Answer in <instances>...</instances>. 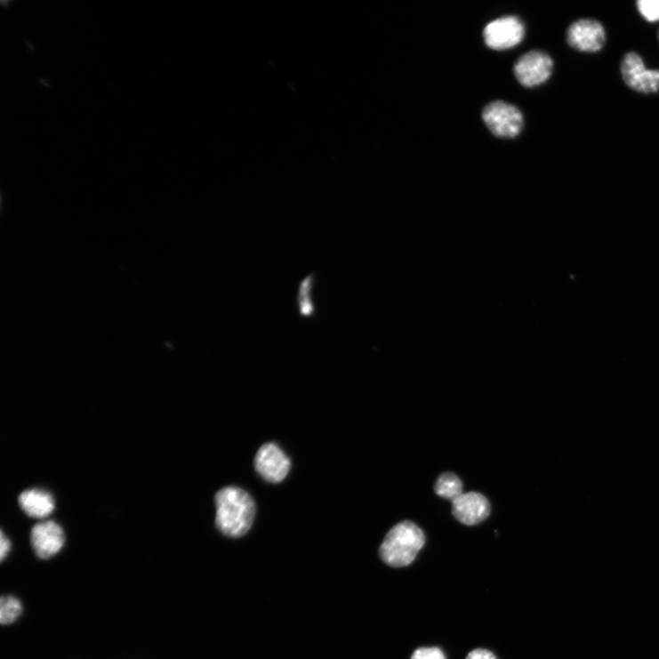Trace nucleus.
I'll use <instances>...</instances> for the list:
<instances>
[{
	"mask_svg": "<svg viewBox=\"0 0 659 659\" xmlns=\"http://www.w3.org/2000/svg\"><path fill=\"white\" fill-rule=\"evenodd\" d=\"M215 525L224 535L239 538L246 534L254 522L256 505L245 490L229 486L215 495Z\"/></svg>",
	"mask_w": 659,
	"mask_h": 659,
	"instance_id": "1",
	"label": "nucleus"
},
{
	"mask_svg": "<svg viewBox=\"0 0 659 659\" xmlns=\"http://www.w3.org/2000/svg\"><path fill=\"white\" fill-rule=\"evenodd\" d=\"M424 544L423 531L411 521H403L388 533L381 547V557L391 567H409Z\"/></svg>",
	"mask_w": 659,
	"mask_h": 659,
	"instance_id": "2",
	"label": "nucleus"
},
{
	"mask_svg": "<svg viewBox=\"0 0 659 659\" xmlns=\"http://www.w3.org/2000/svg\"><path fill=\"white\" fill-rule=\"evenodd\" d=\"M483 120L494 135L507 139L517 137L524 124L520 110L503 101H495L486 106L483 111Z\"/></svg>",
	"mask_w": 659,
	"mask_h": 659,
	"instance_id": "3",
	"label": "nucleus"
},
{
	"mask_svg": "<svg viewBox=\"0 0 659 659\" xmlns=\"http://www.w3.org/2000/svg\"><path fill=\"white\" fill-rule=\"evenodd\" d=\"M525 37V26L515 16L502 17L491 21L484 29L486 45L496 51H504L519 44Z\"/></svg>",
	"mask_w": 659,
	"mask_h": 659,
	"instance_id": "4",
	"label": "nucleus"
},
{
	"mask_svg": "<svg viewBox=\"0 0 659 659\" xmlns=\"http://www.w3.org/2000/svg\"><path fill=\"white\" fill-rule=\"evenodd\" d=\"M553 71V60L542 51H531L516 62L514 73L525 87H535L547 82Z\"/></svg>",
	"mask_w": 659,
	"mask_h": 659,
	"instance_id": "5",
	"label": "nucleus"
},
{
	"mask_svg": "<svg viewBox=\"0 0 659 659\" xmlns=\"http://www.w3.org/2000/svg\"><path fill=\"white\" fill-rule=\"evenodd\" d=\"M621 71L624 83L633 90L643 93L659 91V70L647 69L638 53L624 56Z\"/></svg>",
	"mask_w": 659,
	"mask_h": 659,
	"instance_id": "6",
	"label": "nucleus"
},
{
	"mask_svg": "<svg viewBox=\"0 0 659 659\" xmlns=\"http://www.w3.org/2000/svg\"><path fill=\"white\" fill-rule=\"evenodd\" d=\"M255 467L265 481L277 484L288 476L291 461L277 446L269 443L260 448L255 458Z\"/></svg>",
	"mask_w": 659,
	"mask_h": 659,
	"instance_id": "7",
	"label": "nucleus"
},
{
	"mask_svg": "<svg viewBox=\"0 0 659 659\" xmlns=\"http://www.w3.org/2000/svg\"><path fill=\"white\" fill-rule=\"evenodd\" d=\"M606 30L598 21L583 19L573 23L567 30V42L574 49L583 52L600 51L606 44Z\"/></svg>",
	"mask_w": 659,
	"mask_h": 659,
	"instance_id": "8",
	"label": "nucleus"
},
{
	"mask_svg": "<svg viewBox=\"0 0 659 659\" xmlns=\"http://www.w3.org/2000/svg\"><path fill=\"white\" fill-rule=\"evenodd\" d=\"M491 512L489 501L480 493L462 494L453 502V514L466 526H476L486 520Z\"/></svg>",
	"mask_w": 659,
	"mask_h": 659,
	"instance_id": "9",
	"label": "nucleus"
},
{
	"mask_svg": "<svg viewBox=\"0 0 659 659\" xmlns=\"http://www.w3.org/2000/svg\"><path fill=\"white\" fill-rule=\"evenodd\" d=\"M65 541L64 531L53 521L39 523L30 533L31 546L42 559H49L57 554L64 546Z\"/></svg>",
	"mask_w": 659,
	"mask_h": 659,
	"instance_id": "10",
	"label": "nucleus"
},
{
	"mask_svg": "<svg viewBox=\"0 0 659 659\" xmlns=\"http://www.w3.org/2000/svg\"><path fill=\"white\" fill-rule=\"evenodd\" d=\"M19 504L28 516L35 518H44L54 510L52 496L37 489L24 491L19 497Z\"/></svg>",
	"mask_w": 659,
	"mask_h": 659,
	"instance_id": "11",
	"label": "nucleus"
},
{
	"mask_svg": "<svg viewBox=\"0 0 659 659\" xmlns=\"http://www.w3.org/2000/svg\"><path fill=\"white\" fill-rule=\"evenodd\" d=\"M316 282V272H311L301 280L299 285L297 306L300 316L303 318H312L317 315V306L315 297H313Z\"/></svg>",
	"mask_w": 659,
	"mask_h": 659,
	"instance_id": "12",
	"label": "nucleus"
},
{
	"mask_svg": "<svg viewBox=\"0 0 659 659\" xmlns=\"http://www.w3.org/2000/svg\"><path fill=\"white\" fill-rule=\"evenodd\" d=\"M434 490L439 497L448 499L452 502L463 494L461 479L452 473H446L439 476L436 481Z\"/></svg>",
	"mask_w": 659,
	"mask_h": 659,
	"instance_id": "13",
	"label": "nucleus"
},
{
	"mask_svg": "<svg viewBox=\"0 0 659 659\" xmlns=\"http://www.w3.org/2000/svg\"><path fill=\"white\" fill-rule=\"evenodd\" d=\"M22 612L20 602L12 596H4L0 601V621L10 624L16 621Z\"/></svg>",
	"mask_w": 659,
	"mask_h": 659,
	"instance_id": "14",
	"label": "nucleus"
},
{
	"mask_svg": "<svg viewBox=\"0 0 659 659\" xmlns=\"http://www.w3.org/2000/svg\"><path fill=\"white\" fill-rule=\"evenodd\" d=\"M640 14L650 22L659 20V0H641L638 4Z\"/></svg>",
	"mask_w": 659,
	"mask_h": 659,
	"instance_id": "15",
	"label": "nucleus"
},
{
	"mask_svg": "<svg viewBox=\"0 0 659 659\" xmlns=\"http://www.w3.org/2000/svg\"><path fill=\"white\" fill-rule=\"evenodd\" d=\"M411 659H446V656L438 647H422L414 651Z\"/></svg>",
	"mask_w": 659,
	"mask_h": 659,
	"instance_id": "16",
	"label": "nucleus"
},
{
	"mask_svg": "<svg viewBox=\"0 0 659 659\" xmlns=\"http://www.w3.org/2000/svg\"><path fill=\"white\" fill-rule=\"evenodd\" d=\"M466 659H497V657L489 650L475 649L468 654Z\"/></svg>",
	"mask_w": 659,
	"mask_h": 659,
	"instance_id": "17",
	"label": "nucleus"
},
{
	"mask_svg": "<svg viewBox=\"0 0 659 659\" xmlns=\"http://www.w3.org/2000/svg\"><path fill=\"white\" fill-rule=\"evenodd\" d=\"M11 550V542L8 538L5 537L4 533L2 532V539H0V558L4 560Z\"/></svg>",
	"mask_w": 659,
	"mask_h": 659,
	"instance_id": "18",
	"label": "nucleus"
},
{
	"mask_svg": "<svg viewBox=\"0 0 659 659\" xmlns=\"http://www.w3.org/2000/svg\"><path fill=\"white\" fill-rule=\"evenodd\" d=\"M658 39H659V34H658Z\"/></svg>",
	"mask_w": 659,
	"mask_h": 659,
	"instance_id": "19",
	"label": "nucleus"
}]
</instances>
